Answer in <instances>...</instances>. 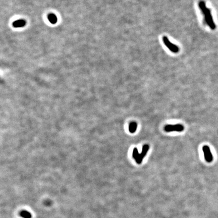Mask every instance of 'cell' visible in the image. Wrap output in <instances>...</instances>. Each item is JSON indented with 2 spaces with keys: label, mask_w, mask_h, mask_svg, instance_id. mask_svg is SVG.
<instances>
[{
  "label": "cell",
  "mask_w": 218,
  "mask_h": 218,
  "mask_svg": "<svg viewBox=\"0 0 218 218\" xmlns=\"http://www.w3.org/2000/svg\"><path fill=\"white\" fill-rule=\"evenodd\" d=\"M26 24L25 21L24 20H18L13 23V26L15 27H21L25 26Z\"/></svg>",
  "instance_id": "obj_6"
},
{
  "label": "cell",
  "mask_w": 218,
  "mask_h": 218,
  "mask_svg": "<svg viewBox=\"0 0 218 218\" xmlns=\"http://www.w3.org/2000/svg\"><path fill=\"white\" fill-rule=\"evenodd\" d=\"M137 127V124L135 122H132L129 124V132L131 133H133L135 132L136 130Z\"/></svg>",
  "instance_id": "obj_7"
},
{
  "label": "cell",
  "mask_w": 218,
  "mask_h": 218,
  "mask_svg": "<svg viewBox=\"0 0 218 218\" xmlns=\"http://www.w3.org/2000/svg\"><path fill=\"white\" fill-rule=\"evenodd\" d=\"M202 149H203V152L204 153L205 160H206V162H208V163L211 162L213 161V156L209 147L208 146L205 145L203 147Z\"/></svg>",
  "instance_id": "obj_5"
},
{
  "label": "cell",
  "mask_w": 218,
  "mask_h": 218,
  "mask_svg": "<svg viewBox=\"0 0 218 218\" xmlns=\"http://www.w3.org/2000/svg\"><path fill=\"white\" fill-rule=\"evenodd\" d=\"M149 145H143V150H142V152H141V154L139 155L138 158L135 160V161H136V163L138 164H141V163H142L143 159L144 158V157L147 155V152L149 151Z\"/></svg>",
  "instance_id": "obj_4"
},
{
  "label": "cell",
  "mask_w": 218,
  "mask_h": 218,
  "mask_svg": "<svg viewBox=\"0 0 218 218\" xmlns=\"http://www.w3.org/2000/svg\"><path fill=\"white\" fill-rule=\"evenodd\" d=\"M163 43L168 48L169 50L174 53H177L179 51V48L176 45L173 44L169 40L168 38L164 36L163 38Z\"/></svg>",
  "instance_id": "obj_2"
},
{
  "label": "cell",
  "mask_w": 218,
  "mask_h": 218,
  "mask_svg": "<svg viewBox=\"0 0 218 218\" xmlns=\"http://www.w3.org/2000/svg\"><path fill=\"white\" fill-rule=\"evenodd\" d=\"M184 129V127L181 124H175V125H167L164 127L165 131L167 132L172 131L182 132Z\"/></svg>",
  "instance_id": "obj_3"
},
{
  "label": "cell",
  "mask_w": 218,
  "mask_h": 218,
  "mask_svg": "<svg viewBox=\"0 0 218 218\" xmlns=\"http://www.w3.org/2000/svg\"><path fill=\"white\" fill-rule=\"evenodd\" d=\"M48 19L52 24H55L57 22V18L55 15L51 14L48 15Z\"/></svg>",
  "instance_id": "obj_8"
},
{
  "label": "cell",
  "mask_w": 218,
  "mask_h": 218,
  "mask_svg": "<svg viewBox=\"0 0 218 218\" xmlns=\"http://www.w3.org/2000/svg\"><path fill=\"white\" fill-rule=\"evenodd\" d=\"M20 216L23 218H32V215L26 210H23L20 213Z\"/></svg>",
  "instance_id": "obj_9"
},
{
  "label": "cell",
  "mask_w": 218,
  "mask_h": 218,
  "mask_svg": "<svg viewBox=\"0 0 218 218\" xmlns=\"http://www.w3.org/2000/svg\"><path fill=\"white\" fill-rule=\"evenodd\" d=\"M198 4H199V9L204 15L205 21L206 22V24L211 29H215L216 26L213 20L210 9L209 8H207L205 2L203 1H200Z\"/></svg>",
  "instance_id": "obj_1"
},
{
  "label": "cell",
  "mask_w": 218,
  "mask_h": 218,
  "mask_svg": "<svg viewBox=\"0 0 218 218\" xmlns=\"http://www.w3.org/2000/svg\"><path fill=\"white\" fill-rule=\"evenodd\" d=\"M139 155V154L138 151L137 150V149L135 147L133 149V153H132V157L134 159L136 160L138 157Z\"/></svg>",
  "instance_id": "obj_10"
}]
</instances>
